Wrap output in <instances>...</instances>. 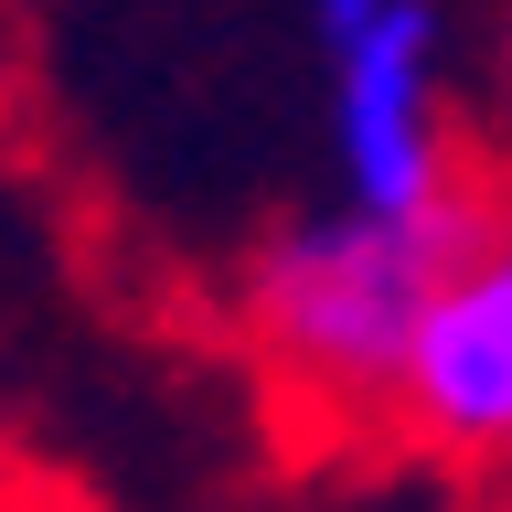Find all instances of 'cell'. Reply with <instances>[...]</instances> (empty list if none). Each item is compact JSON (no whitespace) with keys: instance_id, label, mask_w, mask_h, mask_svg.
Wrapping results in <instances>:
<instances>
[{"instance_id":"1","label":"cell","mask_w":512,"mask_h":512,"mask_svg":"<svg viewBox=\"0 0 512 512\" xmlns=\"http://www.w3.org/2000/svg\"><path fill=\"white\" fill-rule=\"evenodd\" d=\"M459 224H406L363 203H310L267 224L235 267V342H246L267 406L299 438H384L395 363L416 342V310L438 288Z\"/></svg>"},{"instance_id":"2","label":"cell","mask_w":512,"mask_h":512,"mask_svg":"<svg viewBox=\"0 0 512 512\" xmlns=\"http://www.w3.org/2000/svg\"><path fill=\"white\" fill-rule=\"evenodd\" d=\"M299 64H310L320 171L342 203L470 224L502 192L459 0H299Z\"/></svg>"},{"instance_id":"3","label":"cell","mask_w":512,"mask_h":512,"mask_svg":"<svg viewBox=\"0 0 512 512\" xmlns=\"http://www.w3.org/2000/svg\"><path fill=\"white\" fill-rule=\"evenodd\" d=\"M384 448L459 480L480 512H512V192H491L448 246L416 342L395 363Z\"/></svg>"},{"instance_id":"4","label":"cell","mask_w":512,"mask_h":512,"mask_svg":"<svg viewBox=\"0 0 512 512\" xmlns=\"http://www.w3.org/2000/svg\"><path fill=\"white\" fill-rule=\"evenodd\" d=\"M480 139H491V182L512 192V0H491L480 32Z\"/></svg>"},{"instance_id":"5","label":"cell","mask_w":512,"mask_h":512,"mask_svg":"<svg viewBox=\"0 0 512 512\" xmlns=\"http://www.w3.org/2000/svg\"><path fill=\"white\" fill-rule=\"evenodd\" d=\"M0 512H96V502L64 491V480H43V470H0Z\"/></svg>"}]
</instances>
